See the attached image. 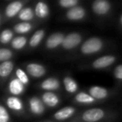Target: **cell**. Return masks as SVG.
I'll return each instance as SVG.
<instances>
[{"label": "cell", "mask_w": 122, "mask_h": 122, "mask_svg": "<svg viewBox=\"0 0 122 122\" xmlns=\"http://www.w3.org/2000/svg\"><path fill=\"white\" fill-rule=\"evenodd\" d=\"M119 23H120V26L122 27V14H121V15L120 16V18H119Z\"/></svg>", "instance_id": "31"}, {"label": "cell", "mask_w": 122, "mask_h": 122, "mask_svg": "<svg viewBox=\"0 0 122 122\" xmlns=\"http://www.w3.org/2000/svg\"><path fill=\"white\" fill-rule=\"evenodd\" d=\"M34 28V24L31 22H19L14 26V31L19 35H24L29 34Z\"/></svg>", "instance_id": "22"}, {"label": "cell", "mask_w": 122, "mask_h": 122, "mask_svg": "<svg viewBox=\"0 0 122 122\" xmlns=\"http://www.w3.org/2000/svg\"><path fill=\"white\" fill-rule=\"evenodd\" d=\"M113 116V112L95 107L84 110L75 120L80 122H107Z\"/></svg>", "instance_id": "1"}, {"label": "cell", "mask_w": 122, "mask_h": 122, "mask_svg": "<svg viewBox=\"0 0 122 122\" xmlns=\"http://www.w3.org/2000/svg\"><path fill=\"white\" fill-rule=\"evenodd\" d=\"M117 57L112 54H106V55H102L95 59L92 62H90L89 65V68L95 70H102L105 69L110 68L111 65L116 62Z\"/></svg>", "instance_id": "3"}, {"label": "cell", "mask_w": 122, "mask_h": 122, "mask_svg": "<svg viewBox=\"0 0 122 122\" xmlns=\"http://www.w3.org/2000/svg\"><path fill=\"white\" fill-rule=\"evenodd\" d=\"M112 9L111 3L107 0H95L91 3V10L99 17H105L110 14Z\"/></svg>", "instance_id": "5"}, {"label": "cell", "mask_w": 122, "mask_h": 122, "mask_svg": "<svg viewBox=\"0 0 122 122\" xmlns=\"http://www.w3.org/2000/svg\"><path fill=\"white\" fill-rule=\"evenodd\" d=\"M113 76L115 80L122 82V64L118 65L113 70Z\"/></svg>", "instance_id": "30"}, {"label": "cell", "mask_w": 122, "mask_h": 122, "mask_svg": "<svg viewBox=\"0 0 122 122\" xmlns=\"http://www.w3.org/2000/svg\"><path fill=\"white\" fill-rule=\"evenodd\" d=\"M15 77L19 80H20L25 86H27L29 84V76L25 71V70H23L22 68H17L15 70Z\"/></svg>", "instance_id": "26"}, {"label": "cell", "mask_w": 122, "mask_h": 122, "mask_svg": "<svg viewBox=\"0 0 122 122\" xmlns=\"http://www.w3.org/2000/svg\"><path fill=\"white\" fill-rule=\"evenodd\" d=\"M14 56V52L9 48L2 47L0 49V62H6V61H10V59Z\"/></svg>", "instance_id": "27"}, {"label": "cell", "mask_w": 122, "mask_h": 122, "mask_svg": "<svg viewBox=\"0 0 122 122\" xmlns=\"http://www.w3.org/2000/svg\"><path fill=\"white\" fill-rule=\"evenodd\" d=\"M5 105L8 109L17 114H22L24 110L23 100L19 96H8L5 100Z\"/></svg>", "instance_id": "12"}, {"label": "cell", "mask_w": 122, "mask_h": 122, "mask_svg": "<svg viewBox=\"0 0 122 122\" xmlns=\"http://www.w3.org/2000/svg\"><path fill=\"white\" fill-rule=\"evenodd\" d=\"M76 113V109L74 106H65L59 109L53 115L54 120L57 121H65L69 119L72 118Z\"/></svg>", "instance_id": "14"}, {"label": "cell", "mask_w": 122, "mask_h": 122, "mask_svg": "<svg viewBox=\"0 0 122 122\" xmlns=\"http://www.w3.org/2000/svg\"><path fill=\"white\" fill-rule=\"evenodd\" d=\"M44 122H54V121H52V120H46V121H44Z\"/></svg>", "instance_id": "33"}, {"label": "cell", "mask_w": 122, "mask_h": 122, "mask_svg": "<svg viewBox=\"0 0 122 122\" xmlns=\"http://www.w3.org/2000/svg\"><path fill=\"white\" fill-rule=\"evenodd\" d=\"M73 101L79 105H94L95 103L98 102L95 100L88 92L85 91H80L74 96Z\"/></svg>", "instance_id": "17"}, {"label": "cell", "mask_w": 122, "mask_h": 122, "mask_svg": "<svg viewBox=\"0 0 122 122\" xmlns=\"http://www.w3.org/2000/svg\"><path fill=\"white\" fill-rule=\"evenodd\" d=\"M63 85L65 91L70 95H76L79 90V85L77 81L70 75H65L63 78Z\"/></svg>", "instance_id": "19"}, {"label": "cell", "mask_w": 122, "mask_h": 122, "mask_svg": "<svg viewBox=\"0 0 122 122\" xmlns=\"http://www.w3.org/2000/svg\"><path fill=\"white\" fill-rule=\"evenodd\" d=\"M105 41L100 37H90L85 39L79 49L80 54L84 56H91L101 52L105 48Z\"/></svg>", "instance_id": "2"}, {"label": "cell", "mask_w": 122, "mask_h": 122, "mask_svg": "<svg viewBox=\"0 0 122 122\" xmlns=\"http://www.w3.org/2000/svg\"><path fill=\"white\" fill-rule=\"evenodd\" d=\"M69 122H80V121H78V120H72V121H69Z\"/></svg>", "instance_id": "32"}, {"label": "cell", "mask_w": 122, "mask_h": 122, "mask_svg": "<svg viewBox=\"0 0 122 122\" xmlns=\"http://www.w3.org/2000/svg\"><path fill=\"white\" fill-rule=\"evenodd\" d=\"M29 39H28L26 36L19 35L17 37H14V39L11 42L10 46L12 49H15V50H21L25 48V46L29 43Z\"/></svg>", "instance_id": "24"}, {"label": "cell", "mask_w": 122, "mask_h": 122, "mask_svg": "<svg viewBox=\"0 0 122 122\" xmlns=\"http://www.w3.org/2000/svg\"><path fill=\"white\" fill-rule=\"evenodd\" d=\"M24 4L25 2L23 1H13L9 3L4 11V14L6 19H11L14 17H18L21 10L24 8Z\"/></svg>", "instance_id": "10"}, {"label": "cell", "mask_w": 122, "mask_h": 122, "mask_svg": "<svg viewBox=\"0 0 122 122\" xmlns=\"http://www.w3.org/2000/svg\"><path fill=\"white\" fill-rule=\"evenodd\" d=\"M14 69V63L12 60L6 61L0 64V78L2 81H4L6 79L9 78V75L12 74Z\"/></svg>", "instance_id": "21"}, {"label": "cell", "mask_w": 122, "mask_h": 122, "mask_svg": "<svg viewBox=\"0 0 122 122\" xmlns=\"http://www.w3.org/2000/svg\"><path fill=\"white\" fill-rule=\"evenodd\" d=\"M29 110L32 115L35 116H40L45 113L46 106L43 102L41 97L32 96L29 99Z\"/></svg>", "instance_id": "8"}, {"label": "cell", "mask_w": 122, "mask_h": 122, "mask_svg": "<svg viewBox=\"0 0 122 122\" xmlns=\"http://www.w3.org/2000/svg\"><path fill=\"white\" fill-rule=\"evenodd\" d=\"M61 87L60 81L56 77L46 78L39 84V88L44 90V92H55Z\"/></svg>", "instance_id": "13"}, {"label": "cell", "mask_w": 122, "mask_h": 122, "mask_svg": "<svg viewBox=\"0 0 122 122\" xmlns=\"http://www.w3.org/2000/svg\"><path fill=\"white\" fill-rule=\"evenodd\" d=\"M80 4V2L78 0H59L58 1V5L64 9H69L75 8Z\"/></svg>", "instance_id": "28"}, {"label": "cell", "mask_w": 122, "mask_h": 122, "mask_svg": "<svg viewBox=\"0 0 122 122\" xmlns=\"http://www.w3.org/2000/svg\"><path fill=\"white\" fill-rule=\"evenodd\" d=\"M65 35L66 34H65L63 32H54L51 34L46 39L44 43V48L48 50H54L61 47Z\"/></svg>", "instance_id": "6"}, {"label": "cell", "mask_w": 122, "mask_h": 122, "mask_svg": "<svg viewBox=\"0 0 122 122\" xmlns=\"http://www.w3.org/2000/svg\"><path fill=\"white\" fill-rule=\"evenodd\" d=\"M83 42V35L80 33L71 32L65 35L61 48L64 50L71 51L81 45Z\"/></svg>", "instance_id": "4"}, {"label": "cell", "mask_w": 122, "mask_h": 122, "mask_svg": "<svg viewBox=\"0 0 122 122\" xmlns=\"http://www.w3.org/2000/svg\"><path fill=\"white\" fill-rule=\"evenodd\" d=\"M41 99L45 106L51 109L57 107L61 100L59 95L56 92H44L41 95Z\"/></svg>", "instance_id": "16"}, {"label": "cell", "mask_w": 122, "mask_h": 122, "mask_svg": "<svg viewBox=\"0 0 122 122\" xmlns=\"http://www.w3.org/2000/svg\"><path fill=\"white\" fill-rule=\"evenodd\" d=\"M45 34H46L45 29H38L37 31H35L29 40V48L30 49H36L42 43V41L44 40V37H45Z\"/></svg>", "instance_id": "20"}, {"label": "cell", "mask_w": 122, "mask_h": 122, "mask_svg": "<svg viewBox=\"0 0 122 122\" xmlns=\"http://www.w3.org/2000/svg\"><path fill=\"white\" fill-rule=\"evenodd\" d=\"M25 71L29 76L34 79H39L44 76L47 73V69L44 65L36 62H30L25 65Z\"/></svg>", "instance_id": "9"}, {"label": "cell", "mask_w": 122, "mask_h": 122, "mask_svg": "<svg viewBox=\"0 0 122 122\" xmlns=\"http://www.w3.org/2000/svg\"><path fill=\"white\" fill-rule=\"evenodd\" d=\"M14 39V31L10 29H5L0 34V43L3 45L11 44Z\"/></svg>", "instance_id": "25"}, {"label": "cell", "mask_w": 122, "mask_h": 122, "mask_svg": "<svg viewBox=\"0 0 122 122\" xmlns=\"http://www.w3.org/2000/svg\"><path fill=\"white\" fill-rule=\"evenodd\" d=\"M10 115L7 108L4 105H0V122H9Z\"/></svg>", "instance_id": "29"}, {"label": "cell", "mask_w": 122, "mask_h": 122, "mask_svg": "<svg viewBox=\"0 0 122 122\" xmlns=\"http://www.w3.org/2000/svg\"><path fill=\"white\" fill-rule=\"evenodd\" d=\"M87 16V11L83 6L78 5L65 12V18L70 22H80Z\"/></svg>", "instance_id": "7"}, {"label": "cell", "mask_w": 122, "mask_h": 122, "mask_svg": "<svg viewBox=\"0 0 122 122\" xmlns=\"http://www.w3.org/2000/svg\"><path fill=\"white\" fill-rule=\"evenodd\" d=\"M34 13L37 19H45L49 16L50 9L49 6L44 1H39L35 4L34 7Z\"/></svg>", "instance_id": "18"}, {"label": "cell", "mask_w": 122, "mask_h": 122, "mask_svg": "<svg viewBox=\"0 0 122 122\" xmlns=\"http://www.w3.org/2000/svg\"><path fill=\"white\" fill-rule=\"evenodd\" d=\"M26 86L15 76L12 77L8 84V91L13 96H19L25 91Z\"/></svg>", "instance_id": "15"}, {"label": "cell", "mask_w": 122, "mask_h": 122, "mask_svg": "<svg viewBox=\"0 0 122 122\" xmlns=\"http://www.w3.org/2000/svg\"><path fill=\"white\" fill-rule=\"evenodd\" d=\"M88 93L97 101H101L108 99L111 93L108 89L100 85H92L89 88Z\"/></svg>", "instance_id": "11"}, {"label": "cell", "mask_w": 122, "mask_h": 122, "mask_svg": "<svg viewBox=\"0 0 122 122\" xmlns=\"http://www.w3.org/2000/svg\"><path fill=\"white\" fill-rule=\"evenodd\" d=\"M35 17L36 16L35 13H34V9L28 6V7H24L21 10L17 18L21 22H31L32 20H34Z\"/></svg>", "instance_id": "23"}]
</instances>
